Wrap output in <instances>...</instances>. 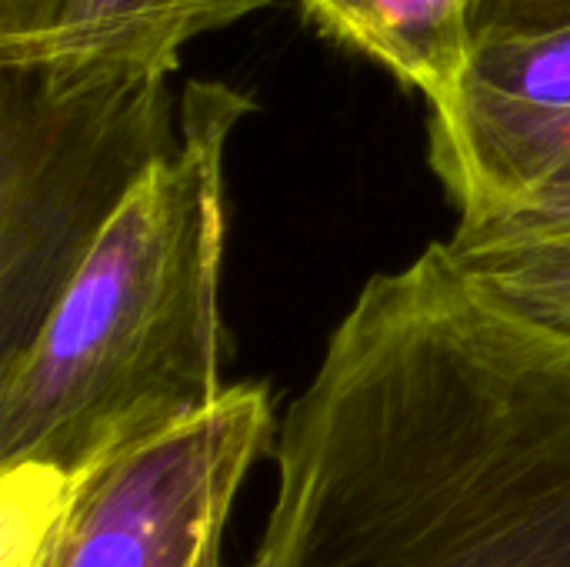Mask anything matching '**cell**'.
I'll use <instances>...</instances> for the list:
<instances>
[{
    "mask_svg": "<svg viewBox=\"0 0 570 567\" xmlns=\"http://www.w3.org/2000/svg\"><path fill=\"white\" fill-rule=\"evenodd\" d=\"M274 465L247 567H570V334L434 241L361 287Z\"/></svg>",
    "mask_w": 570,
    "mask_h": 567,
    "instance_id": "6da1fadb",
    "label": "cell"
},
{
    "mask_svg": "<svg viewBox=\"0 0 570 567\" xmlns=\"http://www.w3.org/2000/svg\"><path fill=\"white\" fill-rule=\"evenodd\" d=\"M254 100L190 80L150 167L33 334L0 364V465L70 478L210 408L224 324V160Z\"/></svg>",
    "mask_w": 570,
    "mask_h": 567,
    "instance_id": "7a4b0ae2",
    "label": "cell"
},
{
    "mask_svg": "<svg viewBox=\"0 0 570 567\" xmlns=\"http://www.w3.org/2000/svg\"><path fill=\"white\" fill-rule=\"evenodd\" d=\"M167 80L0 63V364L33 341L134 187L177 150Z\"/></svg>",
    "mask_w": 570,
    "mask_h": 567,
    "instance_id": "3957f363",
    "label": "cell"
},
{
    "mask_svg": "<svg viewBox=\"0 0 570 567\" xmlns=\"http://www.w3.org/2000/svg\"><path fill=\"white\" fill-rule=\"evenodd\" d=\"M274 444L264 384H230L200 414L124 448L80 478L53 567H194Z\"/></svg>",
    "mask_w": 570,
    "mask_h": 567,
    "instance_id": "277c9868",
    "label": "cell"
},
{
    "mask_svg": "<svg viewBox=\"0 0 570 567\" xmlns=\"http://www.w3.org/2000/svg\"><path fill=\"white\" fill-rule=\"evenodd\" d=\"M431 167L461 217L570 184V110H534L461 94L431 117Z\"/></svg>",
    "mask_w": 570,
    "mask_h": 567,
    "instance_id": "5b68a950",
    "label": "cell"
},
{
    "mask_svg": "<svg viewBox=\"0 0 570 567\" xmlns=\"http://www.w3.org/2000/svg\"><path fill=\"white\" fill-rule=\"evenodd\" d=\"M271 3L274 0H67L47 33L0 50V63L174 74L190 40L224 30Z\"/></svg>",
    "mask_w": 570,
    "mask_h": 567,
    "instance_id": "8992f818",
    "label": "cell"
},
{
    "mask_svg": "<svg viewBox=\"0 0 570 567\" xmlns=\"http://www.w3.org/2000/svg\"><path fill=\"white\" fill-rule=\"evenodd\" d=\"M331 43L384 67L434 114L461 104L478 0H297Z\"/></svg>",
    "mask_w": 570,
    "mask_h": 567,
    "instance_id": "52a82bcc",
    "label": "cell"
},
{
    "mask_svg": "<svg viewBox=\"0 0 570 567\" xmlns=\"http://www.w3.org/2000/svg\"><path fill=\"white\" fill-rule=\"evenodd\" d=\"M464 90L534 110H570V23L478 40Z\"/></svg>",
    "mask_w": 570,
    "mask_h": 567,
    "instance_id": "ba28073f",
    "label": "cell"
},
{
    "mask_svg": "<svg viewBox=\"0 0 570 567\" xmlns=\"http://www.w3.org/2000/svg\"><path fill=\"white\" fill-rule=\"evenodd\" d=\"M80 478L47 465H0V567H53Z\"/></svg>",
    "mask_w": 570,
    "mask_h": 567,
    "instance_id": "9c48e42d",
    "label": "cell"
},
{
    "mask_svg": "<svg viewBox=\"0 0 570 567\" xmlns=\"http://www.w3.org/2000/svg\"><path fill=\"white\" fill-rule=\"evenodd\" d=\"M471 264L504 301L570 334V241L474 257Z\"/></svg>",
    "mask_w": 570,
    "mask_h": 567,
    "instance_id": "30bf717a",
    "label": "cell"
},
{
    "mask_svg": "<svg viewBox=\"0 0 570 567\" xmlns=\"http://www.w3.org/2000/svg\"><path fill=\"white\" fill-rule=\"evenodd\" d=\"M551 241H570V184L518 197L474 217H461L451 237L454 251L468 261Z\"/></svg>",
    "mask_w": 570,
    "mask_h": 567,
    "instance_id": "8fae6325",
    "label": "cell"
},
{
    "mask_svg": "<svg viewBox=\"0 0 570 567\" xmlns=\"http://www.w3.org/2000/svg\"><path fill=\"white\" fill-rule=\"evenodd\" d=\"M570 23V0H478L474 43L484 37L541 33Z\"/></svg>",
    "mask_w": 570,
    "mask_h": 567,
    "instance_id": "7c38bea8",
    "label": "cell"
},
{
    "mask_svg": "<svg viewBox=\"0 0 570 567\" xmlns=\"http://www.w3.org/2000/svg\"><path fill=\"white\" fill-rule=\"evenodd\" d=\"M67 0H0V50L20 47L53 27Z\"/></svg>",
    "mask_w": 570,
    "mask_h": 567,
    "instance_id": "4fadbf2b",
    "label": "cell"
},
{
    "mask_svg": "<svg viewBox=\"0 0 570 567\" xmlns=\"http://www.w3.org/2000/svg\"><path fill=\"white\" fill-rule=\"evenodd\" d=\"M194 567H220V541H217V545H210V548L204 551V558H200Z\"/></svg>",
    "mask_w": 570,
    "mask_h": 567,
    "instance_id": "5bb4252c",
    "label": "cell"
}]
</instances>
